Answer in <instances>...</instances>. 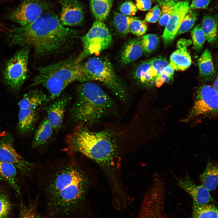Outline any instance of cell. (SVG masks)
Instances as JSON below:
<instances>
[{"label": "cell", "instance_id": "obj_1", "mask_svg": "<svg viewBox=\"0 0 218 218\" xmlns=\"http://www.w3.org/2000/svg\"><path fill=\"white\" fill-rule=\"evenodd\" d=\"M90 181L85 168L72 157L55 162L46 173L48 214L54 218H75L85 207Z\"/></svg>", "mask_w": 218, "mask_h": 218}, {"label": "cell", "instance_id": "obj_2", "mask_svg": "<svg viewBox=\"0 0 218 218\" xmlns=\"http://www.w3.org/2000/svg\"><path fill=\"white\" fill-rule=\"evenodd\" d=\"M10 45L31 46L38 57H48L68 49L78 38V32L63 25L57 15L48 9L35 21L8 31Z\"/></svg>", "mask_w": 218, "mask_h": 218}, {"label": "cell", "instance_id": "obj_3", "mask_svg": "<svg viewBox=\"0 0 218 218\" xmlns=\"http://www.w3.org/2000/svg\"><path fill=\"white\" fill-rule=\"evenodd\" d=\"M65 142V150L70 155L82 154L98 164L111 182L118 179L117 148L106 133L93 132L87 127L77 125L66 136Z\"/></svg>", "mask_w": 218, "mask_h": 218}, {"label": "cell", "instance_id": "obj_4", "mask_svg": "<svg viewBox=\"0 0 218 218\" xmlns=\"http://www.w3.org/2000/svg\"><path fill=\"white\" fill-rule=\"evenodd\" d=\"M114 107L111 98L99 86L90 81L83 82L76 88L70 116L78 125L88 127L99 121Z\"/></svg>", "mask_w": 218, "mask_h": 218}, {"label": "cell", "instance_id": "obj_5", "mask_svg": "<svg viewBox=\"0 0 218 218\" xmlns=\"http://www.w3.org/2000/svg\"><path fill=\"white\" fill-rule=\"evenodd\" d=\"M82 66L81 62L77 61V57H74L40 67L30 86L44 87L49 94L48 104L59 97L71 83L85 82Z\"/></svg>", "mask_w": 218, "mask_h": 218}, {"label": "cell", "instance_id": "obj_6", "mask_svg": "<svg viewBox=\"0 0 218 218\" xmlns=\"http://www.w3.org/2000/svg\"><path fill=\"white\" fill-rule=\"evenodd\" d=\"M82 70L85 82L94 81L101 82L119 99L123 101L126 99L127 90L107 59L98 57L90 58L82 64Z\"/></svg>", "mask_w": 218, "mask_h": 218}, {"label": "cell", "instance_id": "obj_7", "mask_svg": "<svg viewBox=\"0 0 218 218\" xmlns=\"http://www.w3.org/2000/svg\"><path fill=\"white\" fill-rule=\"evenodd\" d=\"M49 6L46 0H18L15 5L6 6L2 15L4 19L25 26L35 21Z\"/></svg>", "mask_w": 218, "mask_h": 218}, {"label": "cell", "instance_id": "obj_8", "mask_svg": "<svg viewBox=\"0 0 218 218\" xmlns=\"http://www.w3.org/2000/svg\"><path fill=\"white\" fill-rule=\"evenodd\" d=\"M29 46H25L16 53L6 64L3 72L4 82L9 89L17 92L28 76Z\"/></svg>", "mask_w": 218, "mask_h": 218}, {"label": "cell", "instance_id": "obj_9", "mask_svg": "<svg viewBox=\"0 0 218 218\" xmlns=\"http://www.w3.org/2000/svg\"><path fill=\"white\" fill-rule=\"evenodd\" d=\"M80 38L83 49L77 57L79 62L90 55H99L111 46L112 40L107 27L102 21L97 20L94 22L88 32Z\"/></svg>", "mask_w": 218, "mask_h": 218}, {"label": "cell", "instance_id": "obj_10", "mask_svg": "<svg viewBox=\"0 0 218 218\" xmlns=\"http://www.w3.org/2000/svg\"><path fill=\"white\" fill-rule=\"evenodd\" d=\"M217 111L218 92L212 86L203 85L196 90L194 103L186 119L211 116Z\"/></svg>", "mask_w": 218, "mask_h": 218}, {"label": "cell", "instance_id": "obj_11", "mask_svg": "<svg viewBox=\"0 0 218 218\" xmlns=\"http://www.w3.org/2000/svg\"><path fill=\"white\" fill-rule=\"evenodd\" d=\"M12 135L8 132L0 134V161L14 165L22 173L31 171L35 165L26 160L17 152L13 146Z\"/></svg>", "mask_w": 218, "mask_h": 218}, {"label": "cell", "instance_id": "obj_12", "mask_svg": "<svg viewBox=\"0 0 218 218\" xmlns=\"http://www.w3.org/2000/svg\"><path fill=\"white\" fill-rule=\"evenodd\" d=\"M18 104L19 110L17 131L20 134L25 135L33 129L38 118L37 110L41 105L37 102L21 99Z\"/></svg>", "mask_w": 218, "mask_h": 218}, {"label": "cell", "instance_id": "obj_13", "mask_svg": "<svg viewBox=\"0 0 218 218\" xmlns=\"http://www.w3.org/2000/svg\"><path fill=\"white\" fill-rule=\"evenodd\" d=\"M62 9L60 20L65 26H74L81 24L84 19V9L78 0H59Z\"/></svg>", "mask_w": 218, "mask_h": 218}, {"label": "cell", "instance_id": "obj_14", "mask_svg": "<svg viewBox=\"0 0 218 218\" xmlns=\"http://www.w3.org/2000/svg\"><path fill=\"white\" fill-rule=\"evenodd\" d=\"M189 2L188 0L178 2L175 5L162 35L165 43H170L174 39L183 17L189 9Z\"/></svg>", "mask_w": 218, "mask_h": 218}, {"label": "cell", "instance_id": "obj_15", "mask_svg": "<svg viewBox=\"0 0 218 218\" xmlns=\"http://www.w3.org/2000/svg\"><path fill=\"white\" fill-rule=\"evenodd\" d=\"M175 178L179 186L192 197L193 203L204 204L213 201L210 191L202 185L196 184L188 174H186L183 177Z\"/></svg>", "mask_w": 218, "mask_h": 218}, {"label": "cell", "instance_id": "obj_16", "mask_svg": "<svg viewBox=\"0 0 218 218\" xmlns=\"http://www.w3.org/2000/svg\"><path fill=\"white\" fill-rule=\"evenodd\" d=\"M69 100L67 96L58 97L45 108L46 118L56 133L60 131L62 127L66 108Z\"/></svg>", "mask_w": 218, "mask_h": 218}, {"label": "cell", "instance_id": "obj_17", "mask_svg": "<svg viewBox=\"0 0 218 218\" xmlns=\"http://www.w3.org/2000/svg\"><path fill=\"white\" fill-rule=\"evenodd\" d=\"M144 52L140 39H130L126 43L122 49L121 62L125 65L134 62L140 57Z\"/></svg>", "mask_w": 218, "mask_h": 218}, {"label": "cell", "instance_id": "obj_18", "mask_svg": "<svg viewBox=\"0 0 218 218\" xmlns=\"http://www.w3.org/2000/svg\"><path fill=\"white\" fill-rule=\"evenodd\" d=\"M212 58L211 52L206 49L198 61L200 76L206 83L211 82L215 78L216 71Z\"/></svg>", "mask_w": 218, "mask_h": 218}, {"label": "cell", "instance_id": "obj_19", "mask_svg": "<svg viewBox=\"0 0 218 218\" xmlns=\"http://www.w3.org/2000/svg\"><path fill=\"white\" fill-rule=\"evenodd\" d=\"M54 130L46 117L40 123L36 129L32 143L34 148L47 145L53 136Z\"/></svg>", "mask_w": 218, "mask_h": 218}, {"label": "cell", "instance_id": "obj_20", "mask_svg": "<svg viewBox=\"0 0 218 218\" xmlns=\"http://www.w3.org/2000/svg\"><path fill=\"white\" fill-rule=\"evenodd\" d=\"M218 173L217 164L212 162L208 163L204 171L199 177L201 185L209 191L214 190L218 184Z\"/></svg>", "mask_w": 218, "mask_h": 218}, {"label": "cell", "instance_id": "obj_21", "mask_svg": "<svg viewBox=\"0 0 218 218\" xmlns=\"http://www.w3.org/2000/svg\"><path fill=\"white\" fill-rule=\"evenodd\" d=\"M191 59L187 48H177L171 55L169 65L174 70L183 71L190 66Z\"/></svg>", "mask_w": 218, "mask_h": 218}, {"label": "cell", "instance_id": "obj_22", "mask_svg": "<svg viewBox=\"0 0 218 218\" xmlns=\"http://www.w3.org/2000/svg\"><path fill=\"white\" fill-rule=\"evenodd\" d=\"M92 13L96 20L103 21L110 14L114 0H89Z\"/></svg>", "mask_w": 218, "mask_h": 218}, {"label": "cell", "instance_id": "obj_23", "mask_svg": "<svg viewBox=\"0 0 218 218\" xmlns=\"http://www.w3.org/2000/svg\"><path fill=\"white\" fill-rule=\"evenodd\" d=\"M17 169L12 164L0 161V180L7 182L19 194L20 189L17 179Z\"/></svg>", "mask_w": 218, "mask_h": 218}, {"label": "cell", "instance_id": "obj_24", "mask_svg": "<svg viewBox=\"0 0 218 218\" xmlns=\"http://www.w3.org/2000/svg\"><path fill=\"white\" fill-rule=\"evenodd\" d=\"M201 25L208 42L211 43L215 41L217 37V16L211 15L204 16Z\"/></svg>", "mask_w": 218, "mask_h": 218}, {"label": "cell", "instance_id": "obj_25", "mask_svg": "<svg viewBox=\"0 0 218 218\" xmlns=\"http://www.w3.org/2000/svg\"><path fill=\"white\" fill-rule=\"evenodd\" d=\"M136 78L141 83L147 84L154 80L157 74L151 67L149 61H144L137 68L135 72Z\"/></svg>", "mask_w": 218, "mask_h": 218}, {"label": "cell", "instance_id": "obj_26", "mask_svg": "<svg viewBox=\"0 0 218 218\" xmlns=\"http://www.w3.org/2000/svg\"><path fill=\"white\" fill-rule=\"evenodd\" d=\"M193 218H218V210L214 204L193 203Z\"/></svg>", "mask_w": 218, "mask_h": 218}, {"label": "cell", "instance_id": "obj_27", "mask_svg": "<svg viewBox=\"0 0 218 218\" xmlns=\"http://www.w3.org/2000/svg\"><path fill=\"white\" fill-rule=\"evenodd\" d=\"M156 0L161 10L159 24L162 26H165L173 13L175 5L178 2L176 0Z\"/></svg>", "mask_w": 218, "mask_h": 218}, {"label": "cell", "instance_id": "obj_28", "mask_svg": "<svg viewBox=\"0 0 218 218\" xmlns=\"http://www.w3.org/2000/svg\"><path fill=\"white\" fill-rule=\"evenodd\" d=\"M138 18L114 12L113 20L114 25L117 30L122 34H126L130 32L129 26L131 22Z\"/></svg>", "mask_w": 218, "mask_h": 218}, {"label": "cell", "instance_id": "obj_29", "mask_svg": "<svg viewBox=\"0 0 218 218\" xmlns=\"http://www.w3.org/2000/svg\"><path fill=\"white\" fill-rule=\"evenodd\" d=\"M198 15V12L195 9H189L183 18L177 34H182L190 29L197 20Z\"/></svg>", "mask_w": 218, "mask_h": 218}, {"label": "cell", "instance_id": "obj_30", "mask_svg": "<svg viewBox=\"0 0 218 218\" xmlns=\"http://www.w3.org/2000/svg\"><path fill=\"white\" fill-rule=\"evenodd\" d=\"M140 40L144 52L148 54L151 53L156 49L159 41L157 35L152 34L144 35Z\"/></svg>", "mask_w": 218, "mask_h": 218}, {"label": "cell", "instance_id": "obj_31", "mask_svg": "<svg viewBox=\"0 0 218 218\" xmlns=\"http://www.w3.org/2000/svg\"><path fill=\"white\" fill-rule=\"evenodd\" d=\"M191 35L194 48L197 51L200 50L206 39L201 24H198L194 27L191 31Z\"/></svg>", "mask_w": 218, "mask_h": 218}, {"label": "cell", "instance_id": "obj_32", "mask_svg": "<svg viewBox=\"0 0 218 218\" xmlns=\"http://www.w3.org/2000/svg\"><path fill=\"white\" fill-rule=\"evenodd\" d=\"M19 216V218H45L38 213L35 204L26 206L21 203Z\"/></svg>", "mask_w": 218, "mask_h": 218}, {"label": "cell", "instance_id": "obj_33", "mask_svg": "<svg viewBox=\"0 0 218 218\" xmlns=\"http://www.w3.org/2000/svg\"><path fill=\"white\" fill-rule=\"evenodd\" d=\"M136 19L133 21L129 26L130 32L138 36L143 35L146 32L147 26L145 21Z\"/></svg>", "mask_w": 218, "mask_h": 218}, {"label": "cell", "instance_id": "obj_34", "mask_svg": "<svg viewBox=\"0 0 218 218\" xmlns=\"http://www.w3.org/2000/svg\"><path fill=\"white\" fill-rule=\"evenodd\" d=\"M11 205L7 196L0 193V218H7L11 210Z\"/></svg>", "mask_w": 218, "mask_h": 218}, {"label": "cell", "instance_id": "obj_35", "mask_svg": "<svg viewBox=\"0 0 218 218\" xmlns=\"http://www.w3.org/2000/svg\"><path fill=\"white\" fill-rule=\"evenodd\" d=\"M149 61L151 67L157 74L156 77L169 64L165 58L160 56L154 57Z\"/></svg>", "mask_w": 218, "mask_h": 218}, {"label": "cell", "instance_id": "obj_36", "mask_svg": "<svg viewBox=\"0 0 218 218\" xmlns=\"http://www.w3.org/2000/svg\"><path fill=\"white\" fill-rule=\"evenodd\" d=\"M121 14L132 16L135 15L137 8L136 5L131 1H127L121 4L120 8Z\"/></svg>", "mask_w": 218, "mask_h": 218}, {"label": "cell", "instance_id": "obj_37", "mask_svg": "<svg viewBox=\"0 0 218 218\" xmlns=\"http://www.w3.org/2000/svg\"><path fill=\"white\" fill-rule=\"evenodd\" d=\"M161 15L160 6L157 5L150 9L145 16V21L150 23H155L159 19Z\"/></svg>", "mask_w": 218, "mask_h": 218}, {"label": "cell", "instance_id": "obj_38", "mask_svg": "<svg viewBox=\"0 0 218 218\" xmlns=\"http://www.w3.org/2000/svg\"><path fill=\"white\" fill-rule=\"evenodd\" d=\"M172 78L170 75L163 70L155 78L154 81L157 87L161 86L164 83L169 82Z\"/></svg>", "mask_w": 218, "mask_h": 218}, {"label": "cell", "instance_id": "obj_39", "mask_svg": "<svg viewBox=\"0 0 218 218\" xmlns=\"http://www.w3.org/2000/svg\"><path fill=\"white\" fill-rule=\"evenodd\" d=\"M211 0H192L189 6V9H206L207 8Z\"/></svg>", "mask_w": 218, "mask_h": 218}, {"label": "cell", "instance_id": "obj_40", "mask_svg": "<svg viewBox=\"0 0 218 218\" xmlns=\"http://www.w3.org/2000/svg\"><path fill=\"white\" fill-rule=\"evenodd\" d=\"M150 0H136V6L137 8L141 11H147L150 10L151 6Z\"/></svg>", "mask_w": 218, "mask_h": 218}, {"label": "cell", "instance_id": "obj_41", "mask_svg": "<svg viewBox=\"0 0 218 218\" xmlns=\"http://www.w3.org/2000/svg\"><path fill=\"white\" fill-rule=\"evenodd\" d=\"M192 43V41L190 40L181 39L177 42V48L187 49V47Z\"/></svg>", "mask_w": 218, "mask_h": 218}, {"label": "cell", "instance_id": "obj_42", "mask_svg": "<svg viewBox=\"0 0 218 218\" xmlns=\"http://www.w3.org/2000/svg\"><path fill=\"white\" fill-rule=\"evenodd\" d=\"M164 70L168 73L172 78H173L174 70L170 66L169 64Z\"/></svg>", "mask_w": 218, "mask_h": 218}, {"label": "cell", "instance_id": "obj_43", "mask_svg": "<svg viewBox=\"0 0 218 218\" xmlns=\"http://www.w3.org/2000/svg\"><path fill=\"white\" fill-rule=\"evenodd\" d=\"M213 88L218 92V77H216V78L214 81L213 84Z\"/></svg>", "mask_w": 218, "mask_h": 218}, {"label": "cell", "instance_id": "obj_44", "mask_svg": "<svg viewBox=\"0 0 218 218\" xmlns=\"http://www.w3.org/2000/svg\"><path fill=\"white\" fill-rule=\"evenodd\" d=\"M12 0H0V4L11 3Z\"/></svg>", "mask_w": 218, "mask_h": 218}]
</instances>
